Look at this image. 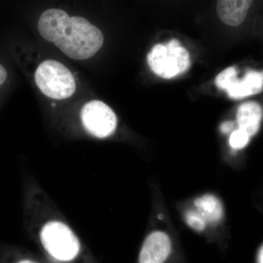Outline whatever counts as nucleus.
<instances>
[{
	"mask_svg": "<svg viewBox=\"0 0 263 263\" xmlns=\"http://www.w3.org/2000/svg\"><path fill=\"white\" fill-rule=\"evenodd\" d=\"M38 31L67 57L76 60L91 58L102 48L103 33L86 18L69 16L61 9H48L38 21Z\"/></svg>",
	"mask_w": 263,
	"mask_h": 263,
	"instance_id": "nucleus-1",
	"label": "nucleus"
},
{
	"mask_svg": "<svg viewBox=\"0 0 263 263\" xmlns=\"http://www.w3.org/2000/svg\"><path fill=\"white\" fill-rule=\"evenodd\" d=\"M147 62L156 75L165 79L184 73L191 64L187 50L175 39L154 46L147 56Z\"/></svg>",
	"mask_w": 263,
	"mask_h": 263,
	"instance_id": "nucleus-2",
	"label": "nucleus"
},
{
	"mask_svg": "<svg viewBox=\"0 0 263 263\" xmlns=\"http://www.w3.org/2000/svg\"><path fill=\"white\" fill-rule=\"evenodd\" d=\"M34 80L43 94L55 100L70 98L76 89L72 72L61 62L55 60H46L38 66Z\"/></svg>",
	"mask_w": 263,
	"mask_h": 263,
	"instance_id": "nucleus-3",
	"label": "nucleus"
},
{
	"mask_svg": "<svg viewBox=\"0 0 263 263\" xmlns=\"http://www.w3.org/2000/svg\"><path fill=\"white\" fill-rule=\"evenodd\" d=\"M41 239L45 249L58 260H72L80 251L77 237L61 221H49L45 224L41 230Z\"/></svg>",
	"mask_w": 263,
	"mask_h": 263,
	"instance_id": "nucleus-4",
	"label": "nucleus"
},
{
	"mask_svg": "<svg viewBox=\"0 0 263 263\" xmlns=\"http://www.w3.org/2000/svg\"><path fill=\"white\" fill-rule=\"evenodd\" d=\"M235 67L221 72L215 79L216 86L226 91L230 98L240 100L263 91V71L249 70L242 79L237 77Z\"/></svg>",
	"mask_w": 263,
	"mask_h": 263,
	"instance_id": "nucleus-5",
	"label": "nucleus"
},
{
	"mask_svg": "<svg viewBox=\"0 0 263 263\" xmlns=\"http://www.w3.org/2000/svg\"><path fill=\"white\" fill-rule=\"evenodd\" d=\"M81 117L86 130L98 138L111 136L117 129L115 113L108 105L99 100L85 104L81 110Z\"/></svg>",
	"mask_w": 263,
	"mask_h": 263,
	"instance_id": "nucleus-6",
	"label": "nucleus"
},
{
	"mask_svg": "<svg viewBox=\"0 0 263 263\" xmlns=\"http://www.w3.org/2000/svg\"><path fill=\"white\" fill-rule=\"evenodd\" d=\"M174 252V243L168 233L164 230L152 232L145 238L138 263H167Z\"/></svg>",
	"mask_w": 263,
	"mask_h": 263,
	"instance_id": "nucleus-7",
	"label": "nucleus"
},
{
	"mask_svg": "<svg viewBox=\"0 0 263 263\" xmlns=\"http://www.w3.org/2000/svg\"><path fill=\"white\" fill-rule=\"evenodd\" d=\"M253 1L249 0H219L216 4L218 16L223 23L238 27L243 23Z\"/></svg>",
	"mask_w": 263,
	"mask_h": 263,
	"instance_id": "nucleus-8",
	"label": "nucleus"
},
{
	"mask_svg": "<svg viewBox=\"0 0 263 263\" xmlns=\"http://www.w3.org/2000/svg\"><path fill=\"white\" fill-rule=\"evenodd\" d=\"M193 207L203 216L208 224L217 226L224 217V208L219 197L212 193H205L196 197Z\"/></svg>",
	"mask_w": 263,
	"mask_h": 263,
	"instance_id": "nucleus-9",
	"label": "nucleus"
},
{
	"mask_svg": "<svg viewBox=\"0 0 263 263\" xmlns=\"http://www.w3.org/2000/svg\"><path fill=\"white\" fill-rule=\"evenodd\" d=\"M263 110L259 104L248 102L240 105L236 115L238 129L245 132L249 137L255 136L260 127Z\"/></svg>",
	"mask_w": 263,
	"mask_h": 263,
	"instance_id": "nucleus-10",
	"label": "nucleus"
},
{
	"mask_svg": "<svg viewBox=\"0 0 263 263\" xmlns=\"http://www.w3.org/2000/svg\"><path fill=\"white\" fill-rule=\"evenodd\" d=\"M183 218L186 226L197 233H203L209 226L203 216L194 207L185 209Z\"/></svg>",
	"mask_w": 263,
	"mask_h": 263,
	"instance_id": "nucleus-11",
	"label": "nucleus"
},
{
	"mask_svg": "<svg viewBox=\"0 0 263 263\" xmlns=\"http://www.w3.org/2000/svg\"><path fill=\"white\" fill-rule=\"evenodd\" d=\"M250 141V137L239 129L232 132L229 138V144L233 149L240 150L245 148Z\"/></svg>",
	"mask_w": 263,
	"mask_h": 263,
	"instance_id": "nucleus-12",
	"label": "nucleus"
},
{
	"mask_svg": "<svg viewBox=\"0 0 263 263\" xmlns=\"http://www.w3.org/2000/svg\"><path fill=\"white\" fill-rule=\"evenodd\" d=\"M9 78L8 69L0 62V90L6 85Z\"/></svg>",
	"mask_w": 263,
	"mask_h": 263,
	"instance_id": "nucleus-13",
	"label": "nucleus"
},
{
	"mask_svg": "<svg viewBox=\"0 0 263 263\" xmlns=\"http://www.w3.org/2000/svg\"><path fill=\"white\" fill-rule=\"evenodd\" d=\"M234 123L233 122H226L222 123L220 126V130L223 134H229L233 131Z\"/></svg>",
	"mask_w": 263,
	"mask_h": 263,
	"instance_id": "nucleus-14",
	"label": "nucleus"
},
{
	"mask_svg": "<svg viewBox=\"0 0 263 263\" xmlns=\"http://www.w3.org/2000/svg\"><path fill=\"white\" fill-rule=\"evenodd\" d=\"M257 263H263V245L261 246L257 252Z\"/></svg>",
	"mask_w": 263,
	"mask_h": 263,
	"instance_id": "nucleus-15",
	"label": "nucleus"
},
{
	"mask_svg": "<svg viewBox=\"0 0 263 263\" xmlns=\"http://www.w3.org/2000/svg\"><path fill=\"white\" fill-rule=\"evenodd\" d=\"M18 263H37V262H34V261L29 260V259H24V260L20 261V262H18Z\"/></svg>",
	"mask_w": 263,
	"mask_h": 263,
	"instance_id": "nucleus-16",
	"label": "nucleus"
}]
</instances>
